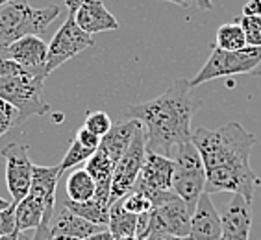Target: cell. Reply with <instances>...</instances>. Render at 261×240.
I'll return each mask as SVG.
<instances>
[{
	"mask_svg": "<svg viewBox=\"0 0 261 240\" xmlns=\"http://www.w3.org/2000/svg\"><path fill=\"white\" fill-rule=\"evenodd\" d=\"M193 144L200 152L206 168V194H241L252 203L254 192L261 185V177L250 166L252 148L256 146L254 133L239 122H228L217 130H195Z\"/></svg>",
	"mask_w": 261,
	"mask_h": 240,
	"instance_id": "cell-1",
	"label": "cell"
},
{
	"mask_svg": "<svg viewBox=\"0 0 261 240\" xmlns=\"http://www.w3.org/2000/svg\"><path fill=\"white\" fill-rule=\"evenodd\" d=\"M191 89L189 80L180 78L160 96L124 111V120H137L145 128L146 150L172 157L178 146L193 140L191 120L200 102Z\"/></svg>",
	"mask_w": 261,
	"mask_h": 240,
	"instance_id": "cell-2",
	"label": "cell"
},
{
	"mask_svg": "<svg viewBox=\"0 0 261 240\" xmlns=\"http://www.w3.org/2000/svg\"><path fill=\"white\" fill-rule=\"evenodd\" d=\"M60 6L34 10L28 0H8L0 6V41L11 45L26 35H39L58 19Z\"/></svg>",
	"mask_w": 261,
	"mask_h": 240,
	"instance_id": "cell-3",
	"label": "cell"
},
{
	"mask_svg": "<svg viewBox=\"0 0 261 240\" xmlns=\"http://www.w3.org/2000/svg\"><path fill=\"white\" fill-rule=\"evenodd\" d=\"M174 175H172V190L184 200L189 213H195L200 196L206 192V168L200 157V152L191 142H184L174 150Z\"/></svg>",
	"mask_w": 261,
	"mask_h": 240,
	"instance_id": "cell-4",
	"label": "cell"
},
{
	"mask_svg": "<svg viewBox=\"0 0 261 240\" xmlns=\"http://www.w3.org/2000/svg\"><path fill=\"white\" fill-rule=\"evenodd\" d=\"M261 72V46H246L243 50L228 52L219 46L213 48L210 59L204 63L198 74L189 80L191 87H198L202 83L226 76L237 74H254Z\"/></svg>",
	"mask_w": 261,
	"mask_h": 240,
	"instance_id": "cell-5",
	"label": "cell"
},
{
	"mask_svg": "<svg viewBox=\"0 0 261 240\" xmlns=\"http://www.w3.org/2000/svg\"><path fill=\"white\" fill-rule=\"evenodd\" d=\"M45 78L20 72L0 78V98L19 111L20 124L32 116H45L50 105L43 100Z\"/></svg>",
	"mask_w": 261,
	"mask_h": 240,
	"instance_id": "cell-6",
	"label": "cell"
},
{
	"mask_svg": "<svg viewBox=\"0 0 261 240\" xmlns=\"http://www.w3.org/2000/svg\"><path fill=\"white\" fill-rule=\"evenodd\" d=\"M95 45L93 35L84 32L76 24L74 13L69 11L67 20L61 24V28L54 34L52 41L48 43V55H46V74L60 69L63 63L76 57L78 54L86 52L87 48Z\"/></svg>",
	"mask_w": 261,
	"mask_h": 240,
	"instance_id": "cell-7",
	"label": "cell"
},
{
	"mask_svg": "<svg viewBox=\"0 0 261 240\" xmlns=\"http://www.w3.org/2000/svg\"><path fill=\"white\" fill-rule=\"evenodd\" d=\"M146 157V131L141 126L137 133L134 135L132 144L128 150L122 154L115 166V174H113V183H111V198L110 203H115L117 200L124 198L128 192L134 190L136 181L139 177V172L143 168Z\"/></svg>",
	"mask_w": 261,
	"mask_h": 240,
	"instance_id": "cell-8",
	"label": "cell"
},
{
	"mask_svg": "<svg viewBox=\"0 0 261 240\" xmlns=\"http://www.w3.org/2000/svg\"><path fill=\"white\" fill-rule=\"evenodd\" d=\"M2 157L6 161V185L11 201L19 203L30 192L34 177V163L28 155V146L22 142H11L2 148Z\"/></svg>",
	"mask_w": 261,
	"mask_h": 240,
	"instance_id": "cell-9",
	"label": "cell"
},
{
	"mask_svg": "<svg viewBox=\"0 0 261 240\" xmlns=\"http://www.w3.org/2000/svg\"><path fill=\"white\" fill-rule=\"evenodd\" d=\"M191 220L193 215L189 213L187 205L184 203V200L176 196L174 200L167 201L161 207L152 211L146 233L141 236V240H148L158 233H169L172 236L187 238L191 233Z\"/></svg>",
	"mask_w": 261,
	"mask_h": 240,
	"instance_id": "cell-10",
	"label": "cell"
},
{
	"mask_svg": "<svg viewBox=\"0 0 261 240\" xmlns=\"http://www.w3.org/2000/svg\"><path fill=\"white\" fill-rule=\"evenodd\" d=\"M46 55H48V45L39 35H26L22 39L11 43L8 48V57L15 61L22 72L39 78H48Z\"/></svg>",
	"mask_w": 261,
	"mask_h": 240,
	"instance_id": "cell-11",
	"label": "cell"
},
{
	"mask_svg": "<svg viewBox=\"0 0 261 240\" xmlns=\"http://www.w3.org/2000/svg\"><path fill=\"white\" fill-rule=\"evenodd\" d=\"M222 240H250L252 203L241 194H231L221 215Z\"/></svg>",
	"mask_w": 261,
	"mask_h": 240,
	"instance_id": "cell-12",
	"label": "cell"
},
{
	"mask_svg": "<svg viewBox=\"0 0 261 240\" xmlns=\"http://www.w3.org/2000/svg\"><path fill=\"white\" fill-rule=\"evenodd\" d=\"M189 240H222V222L221 215L217 213L210 194L200 196L193 213L191 233L187 236Z\"/></svg>",
	"mask_w": 261,
	"mask_h": 240,
	"instance_id": "cell-13",
	"label": "cell"
},
{
	"mask_svg": "<svg viewBox=\"0 0 261 240\" xmlns=\"http://www.w3.org/2000/svg\"><path fill=\"white\" fill-rule=\"evenodd\" d=\"M76 24L89 35L111 32L119 28V22L113 13L108 11L102 0H86L84 4L74 11Z\"/></svg>",
	"mask_w": 261,
	"mask_h": 240,
	"instance_id": "cell-14",
	"label": "cell"
},
{
	"mask_svg": "<svg viewBox=\"0 0 261 240\" xmlns=\"http://www.w3.org/2000/svg\"><path fill=\"white\" fill-rule=\"evenodd\" d=\"M117 163L111 159L110 155L106 154L104 150H98L91 155V159L86 163V170L91 174V177L95 179L96 192L93 200L100 201L104 205H110L111 198V183H113V174H115Z\"/></svg>",
	"mask_w": 261,
	"mask_h": 240,
	"instance_id": "cell-15",
	"label": "cell"
},
{
	"mask_svg": "<svg viewBox=\"0 0 261 240\" xmlns=\"http://www.w3.org/2000/svg\"><path fill=\"white\" fill-rule=\"evenodd\" d=\"M102 229H108V227H100V225H96L93 222L86 220V218H82V216L74 215L65 205H61V209L54 211V216H52L50 222L52 236L89 238L91 235H95V233H98Z\"/></svg>",
	"mask_w": 261,
	"mask_h": 240,
	"instance_id": "cell-16",
	"label": "cell"
},
{
	"mask_svg": "<svg viewBox=\"0 0 261 240\" xmlns=\"http://www.w3.org/2000/svg\"><path fill=\"white\" fill-rule=\"evenodd\" d=\"M52 207L46 205V201L41 196H35L28 192L26 198L15 203V218H17V231L24 233V231L37 229L43 220H52L54 216Z\"/></svg>",
	"mask_w": 261,
	"mask_h": 240,
	"instance_id": "cell-17",
	"label": "cell"
},
{
	"mask_svg": "<svg viewBox=\"0 0 261 240\" xmlns=\"http://www.w3.org/2000/svg\"><path fill=\"white\" fill-rule=\"evenodd\" d=\"M141 126L143 124L137 122V120H122L119 124H113V128L102 137L98 148L104 150L115 163H119V159L128 150V146L132 144L134 135L137 133V130H139Z\"/></svg>",
	"mask_w": 261,
	"mask_h": 240,
	"instance_id": "cell-18",
	"label": "cell"
},
{
	"mask_svg": "<svg viewBox=\"0 0 261 240\" xmlns=\"http://www.w3.org/2000/svg\"><path fill=\"white\" fill-rule=\"evenodd\" d=\"M61 177L60 166H39L34 165V177H32L30 192L41 196L46 205L56 209V187Z\"/></svg>",
	"mask_w": 261,
	"mask_h": 240,
	"instance_id": "cell-19",
	"label": "cell"
},
{
	"mask_svg": "<svg viewBox=\"0 0 261 240\" xmlns=\"http://www.w3.org/2000/svg\"><path fill=\"white\" fill-rule=\"evenodd\" d=\"M137 220H139V215L126 211L124 205H122V200H117L115 203H111L108 229L117 240L137 235Z\"/></svg>",
	"mask_w": 261,
	"mask_h": 240,
	"instance_id": "cell-20",
	"label": "cell"
},
{
	"mask_svg": "<svg viewBox=\"0 0 261 240\" xmlns=\"http://www.w3.org/2000/svg\"><path fill=\"white\" fill-rule=\"evenodd\" d=\"M65 190H67V200L87 201L95 198L96 185H95V179L91 177V174L86 168H76L67 177Z\"/></svg>",
	"mask_w": 261,
	"mask_h": 240,
	"instance_id": "cell-21",
	"label": "cell"
},
{
	"mask_svg": "<svg viewBox=\"0 0 261 240\" xmlns=\"http://www.w3.org/2000/svg\"><path fill=\"white\" fill-rule=\"evenodd\" d=\"M63 205L69 211H72L74 215L86 218V220L93 222V224L100 225V227H108L110 224V205H104L96 200H87V201H70L65 200Z\"/></svg>",
	"mask_w": 261,
	"mask_h": 240,
	"instance_id": "cell-22",
	"label": "cell"
},
{
	"mask_svg": "<svg viewBox=\"0 0 261 240\" xmlns=\"http://www.w3.org/2000/svg\"><path fill=\"white\" fill-rule=\"evenodd\" d=\"M217 46L222 50L236 52L246 48V37L239 20L237 22H226L217 30Z\"/></svg>",
	"mask_w": 261,
	"mask_h": 240,
	"instance_id": "cell-23",
	"label": "cell"
},
{
	"mask_svg": "<svg viewBox=\"0 0 261 240\" xmlns=\"http://www.w3.org/2000/svg\"><path fill=\"white\" fill-rule=\"evenodd\" d=\"M93 154H95V150H89V148H86V146H82L80 142L74 139L72 142H70L69 150H67L63 161L58 165L60 166L61 175H63V172L69 170V168H72V166H78V165H82V163H87Z\"/></svg>",
	"mask_w": 261,
	"mask_h": 240,
	"instance_id": "cell-24",
	"label": "cell"
},
{
	"mask_svg": "<svg viewBox=\"0 0 261 240\" xmlns=\"http://www.w3.org/2000/svg\"><path fill=\"white\" fill-rule=\"evenodd\" d=\"M84 126L102 139L113 128V120L106 111H89L86 115V120H84Z\"/></svg>",
	"mask_w": 261,
	"mask_h": 240,
	"instance_id": "cell-25",
	"label": "cell"
},
{
	"mask_svg": "<svg viewBox=\"0 0 261 240\" xmlns=\"http://www.w3.org/2000/svg\"><path fill=\"white\" fill-rule=\"evenodd\" d=\"M239 24L246 37L248 46H261V17H239Z\"/></svg>",
	"mask_w": 261,
	"mask_h": 240,
	"instance_id": "cell-26",
	"label": "cell"
},
{
	"mask_svg": "<svg viewBox=\"0 0 261 240\" xmlns=\"http://www.w3.org/2000/svg\"><path fill=\"white\" fill-rule=\"evenodd\" d=\"M19 124H20L19 111L11 104H8L6 100L0 98V139H2L10 130L17 128Z\"/></svg>",
	"mask_w": 261,
	"mask_h": 240,
	"instance_id": "cell-27",
	"label": "cell"
},
{
	"mask_svg": "<svg viewBox=\"0 0 261 240\" xmlns=\"http://www.w3.org/2000/svg\"><path fill=\"white\" fill-rule=\"evenodd\" d=\"M121 200H122L124 209L134 213V215H145V213H152V209H154V207H152V201L148 200V198H145L143 194H139V192H136V190L128 192Z\"/></svg>",
	"mask_w": 261,
	"mask_h": 240,
	"instance_id": "cell-28",
	"label": "cell"
},
{
	"mask_svg": "<svg viewBox=\"0 0 261 240\" xmlns=\"http://www.w3.org/2000/svg\"><path fill=\"white\" fill-rule=\"evenodd\" d=\"M17 233V218H15V203H11L8 209L0 211V236Z\"/></svg>",
	"mask_w": 261,
	"mask_h": 240,
	"instance_id": "cell-29",
	"label": "cell"
},
{
	"mask_svg": "<svg viewBox=\"0 0 261 240\" xmlns=\"http://www.w3.org/2000/svg\"><path fill=\"white\" fill-rule=\"evenodd\" d=\"M78 142H80L82 146H86V148H89V150H98V146H100V137L98 135H95L93 131H89L86 128V126H82L80 130H78V133H76V137H74Z\"/></svg>",
	"mask_w": 261,
	"mask_h": 240,
	"instance_id": "cell-30",
	"label": "cell"
},
{
	"mask_svg": "<svg viewBox=\"0 0 261 240\" xmlns=\"http://www.w3.org/2000/svg\"><path fill=\"white\" fill-rule=\"evenodd\" d=\"M20 72H22V69H20L13 59H10V57H0V78L15 76V74H20Z\"/></svg>",
	"mask_w": 261,
	"mask_h": 240,
	"instance_id": "cell-31",
	"label": "cell"
},
{
	"mask_svg": "<svg viewBox=\"0 0 261 240\" xmlns=\"http://www.w3.org/2000/svg\"><path fill=\"white\" fill-rule=\"evenodd\" d=\"M50 222L52 220H43V222H41V225L34 231V236H32L30 240H54V236H52V231H50Z\"/></svg>",
	"mask_w": 261,
	"mask_h": 240,
	"instance_id": "cell-32",
	"label": "cell"
},
{
	"mask_svg": "<svg viewBox=\"0 0 261 240\" xmlns=\"http://www.w3.org/2000/svg\"><path fill=\"white\" fill-rule=\"evenodd\" d=\"M243 15L261 17V0H248V2L243 6Z\"/></svg>",
	"mask_w": 261,
	"mask_h": 240,
	"instance_id": "cell-33",
	"label": "cell"
},
{
	"mask_svg": "<svg viewBox=\"0 0 261 240\" xmlns=\"http://www.w3.org/2000/svg\"><path fill=\"white\" fill-rule=\"evenodd\" d=\"M86 240H117V238L111 235L110 229H102V231H98V233H95V235H91L89 238H86Z\"/></svg>",
	"mask_w": 261,
	"mask_h": 240,
	"instance_id": "cell-34",
	"label": "cell"
},
{
	"mask_svg": "<svg viewBox=\"0 0 261 240\" xmlns=\"http://www.w3.org/2000/svg\"><path fill=\"white\" fill-rule=\"evenodd\" d=\"M148 240H189V238H184V236H172L169 233H158V235L150 236Z\"/></svg>",
	"mask_w": 261,
	"mask_h": 240,
	"instance_id": "cell-35",
	"label": "cell"
},
{
	"mask_svg": "<svg viewBox=\"0 0 261 240\" xmlns=\"http://www.w3.org/2000/svg\"><path fill=\"white\" fill-rule=\"evenodd\" d=\"M63 2H65L67 10H69L70 13H74V11L78 10V8H80L84 2H86V0H63Z\"/></svg>",
	"mask_w": 261,
	"mask_h": 240,
	"instance_id": "cell-36",
	"label": "cell"
},
{
	"mask_svg": "<svg viewBox=\"0 0 261 240\" xmlns=\"http://www.w3.org/2000/svg\"><path fill=\"white\" fill-rule=\"evenodd\" d=\"M167 2H172V4L180 6V8H184V10H187V8H191L193 4L196 6V0H167Z\"/></svg>",
	"mask_w": 261,
	"mask_h": 240,
	"instance_id": "cell-37",
	"label": "cell"
},
{
	"mask_svg": "<svg viewBox=\"0 0 261 240\" xmlns=\"http://www.w3.org/2000/svg\"><path fill=\"white\" fill-rule=\"evenodd\" d=\"M196 8L198 10H213V2L211 0H196Z\"/></svg>",
	"mask_w": 261,
	"mask_h": 240,
	"instance_id": "cell-38",
	"label": "cell"
},
{
	"mask_svg": "<svg viewBox=\"0 0 261 240\" xmlns=\"http://www.w3.org/2000/svg\"><path fill=\"white\" fill-rule=\"evenodd\" d=\"M0 240H20V233L17 231V233H11V235H4L0 236Z\"/></svg>",
	"mask_w": 261,
	"mask_h": 240,
	"instance_id": "cell-39",
	"label": "cell"
},
{
	"mask_svg": "<svg viewBox=\"0 0 261 240\" xmlns=\"http://www.w3.org/2000/svg\"><path fill=\"white\" fill-rule=\"evenodd\" d=\"M8 48H10V45L0 41V57H8Z\"/></svg>",
	"mask_w": 261,
	"mask_h": 240,
	"instance_id": "cell-40",
	"label": "cell"
},
{
	"mask_svg": "<svg viewBox=\"0 0 261 240\" xmlns=\"http://www.w3.org/2000/svg\"><path fill=\"white\" fill-rule=\"evenodd\" d=\"M11 203H13V201H8V200H2V198H0V211L8 209V207H10Z\"/></svg>",
	"mask_w": 261,
	"mask_h": 240,
	"instance_id": "cell-41",
	"label": "cell"
},
{
	"mask_svg": "<svg viewBox=\"0 0 261 240\" xmlns=\"http://www.w3.org/2000/svg\"><path fill=\"white\" fill-rule=\"evenodd\" d=\"M54 240H86V238H74V236H54Z\"/></svg>",
	"mask_w": 261,
	"mask_h": 240,
	"instance_id": "cell-42",
	"label": "cell"
},
{
	"mask_svg": "<svg viewBox=\"0 0 261 240\" xmlns=\"http://www.w3.org/2000/svg\"><path fill=\"white\" fill-rule=\"evenodd\" d=\"M121 240H141L137 235H132V236H124V238H121Z\"/></svg>",
	"mask_w": 261,
	"mask_h": 240,
	"instance_id": "cell-43",
	"label": "cell"
},
{
	"mask_svg": "<svg viewBox=\"0 0 261 240\" xmlns=\"http://www.w3.org/2000/svg\"><path fill=\"white\" fill-rule=\"evenodd\" d=\"M6 2H8V0H0V6H2V4H6Z\"/></svg>",
	"mask_w": 261,
	"mask_h": 240,
	"instance_id": "cell-44",
	"label": "cell"
}]
</instances>
